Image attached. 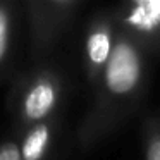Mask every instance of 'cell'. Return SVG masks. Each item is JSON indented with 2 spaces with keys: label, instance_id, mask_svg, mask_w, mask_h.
<instances>
[{
  "label": "cell",
  "instance_id": "8992f818",
  "mask_svg": "<svg viewBox=\"0 0 160 160\" xmlns=\"http://www.w3.org/2000/svg\"><path fill=\"white\" fill-rule=\"evenodd\" d=\"M59 132V119L18 131L16 136L19 139L22 160H55Z\"/></svg>",
  "mask_w": 160,
  "mask_h": 160
},
{
  "label": "cell",
  "instance_id": "52a82bcc",
  "mask_svg": "<svg viewBox=\"0 0 160 160\" xmlns=\"http://www.w3.org/2000/svg\"><path fill=\"white\" fill-rule=\"evenodd\" d=\"M22 22L21 2H0V81L12 71Z\"/></svg>",
  "mask_w": 160,
  "mask_h": 160
},
{
  "label": "cell",
  "instance_id": "5b68a950",
  "mask_svg": "<svg viewBox=\"0 0 160 160\" xmlns=\"http://www.w3.org/2000/svg\"><path fill=\"white\" fill-rule=\"evenodd\" d=\"M117 35L119 28L110 9L97 12L88 21L83 38V67L91 88L98 83L110 60Z\"/></svg>",
  "mask_w": 160,
  "mask_h": 160
},
{
  "label": "cell",
  "instance_id": "6da1fadb",
  "mask_svg": "<svg viewBox=\"0 0 160 160\" xmlns=\"http://www.w3.org/2000/svg\"><path fill=\"white\" fill-rule=\"evenodd\" d=\"M148 59L138 43L119 31L110 60L91 88L93 100L78 131L83 150L100 145L136 112L148 86Z\"/></svg>",
  "mask_w": 160,
  "mask_h": 160
},
{
  "label": "cell",
  "instance_id": "7a4b0ae2",
  "mask_svg": "<svg viewBox=\"0 0 160 160\" xmlns=\"http://www.w3.org/2000/svg\"><path fill=\"white\" fill-rule=\"evenodd\" d=\"M66 98V79L55 66L38 62L18 78L9 95V107L18 131L59 119Z\"/></svg>",
  "mask_w": 160,
  "mask_h": 160
},
{
  "label": "cell",
  "instance_id": "277c9868",
  "mask_svg": "<svg viewBox=\"0 0 160 160\" xmlns=\"http://www.w3.org/2000/svg\"><path fill=\"white\" fill-rule=\"evenodd\" d=\"M119 31L148 55H160V0H128L110 7Z\"/></svg>",
  "mask_w": 160,
  "mask_h": 160
},
{
  "label": "cell",
  "instance_id": "9c48e42d",
  "mask_svg": "<svg viewBox=\"0 0 160 160\" xmlns=\"http://www.w3.org/2000/svg\"><path fill=\"white\" fill-rule=\"evenodd\" d=\"M0 160H22L18 136L0 141Z\"/></svg>",
  "mask_w": 160,
  "mask_h": 160
},
{
  "label": "cell",
  "instance_id": "ba28073f",
  "mask_svg": "<svg viewBox=\"0 0 160 160\" xmlns=\"http://www.w3.org/2000/svg\"><path fill=\"white\" fill-rule=\"evenodd\" d=\"M143 160H160V115L153 114L141 124Z\"/></svg>",
  "mask_w": 160,
  "mask_h": 160
},
{
  "label": "cell",
  "instance_id": "3957f363",
  "mask_svg": "<svg viewBox=\"0 0 160 160\" xmlns=\"http://www.w3.org/2000/svg\"><path fill=\"white\" fill-rule=\"evenodd\" d=\"M22 21L28 31L29 53L36 62H45V57L59 45L67 31L76 22L79 12L86 7L81 0H28L21 2Z\"/></svg>",
  "mask_w": 160,
  "mask_h": 160
}]
</instances>
